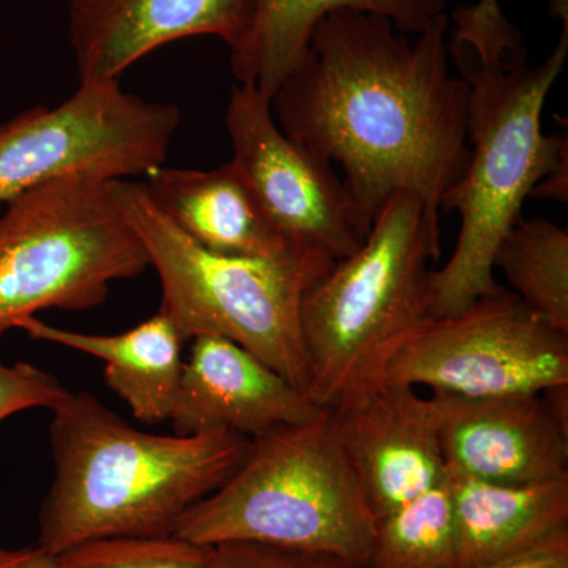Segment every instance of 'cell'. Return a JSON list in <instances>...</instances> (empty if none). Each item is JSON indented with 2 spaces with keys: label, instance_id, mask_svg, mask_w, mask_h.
Masks as SVG:
<instances>
[{
  "label": "cell",
  "instance_id": "obj_1",
  "mask_svg": "<svg viewBox=\"0 0 568 568\" xmlns=\"http://www.w3.org/2000/svg\"><path fill=\"white\" fill-rule=\"evenodd\" d=\"M447 31V14L413 40L381 14L332 11L272 99L282 132L338 164L372 222L398 192L439 211L469 163V84L448 69Z\"/></svg>",
  "mask_w": 568,
  "mask_h": 568
},
{
  "label": "cell",
  "instance_id": "obj_2",
  "mask_svg": "<svg viewBox=\"0 0 568 568\" xmlns=\"http://www.w3.org/2000/svg\"><path fill=\"white\" fill-rule=\"evenodd\" d=\"M50 443L54 476L37 544L59 555L97 538L174 536L183 515L237 469L250 439L153 435L95 396L70 392L52 409Z\"/></svg>",
  "mask_w": 568,
  "mask_h": 568
},
{
  "label": "cell",
  "instance_id": "obj_3",
  "mask_svg": "<svg viewBox=\"0 0 568 568\" xmlns=\"http://www.w3.org/2000/svg\"><path fill=\"white\" fill-rule=\"evenodd\" d=\"M555 51L536 69L526 63L466 67L467 142L465 174L439 209L459 213L457 245L432 276L429 317L462 312L500 290L495 254L523 219L521 207L537 183L567 159V138L544 133L541 114L568 55V18Z\"/></svg>",
  "mask_w": 568,
  "mask_h": 568
},
{
  "label": "cell",
  "instance_id": "obj_4",
  "mask_svg": "<svg viewBox=\"0 0 568 568\" xmlns=\"http://www.w3.org/2000/svg\"><path fill=\"white\" fill-rule=\"evenodd\" d=\"M375 530L324 407L306 424L250 439L237 469L183 515L174 536L201 547L250 541L323 552L365 568Z\"/></svg>",
  "mask_w": 568,
  "mask_h": 568
},
{
  "label": "cell",
  "instance_id": "obj_5",
  "mask_svg": "<svg viewBox=\"0 0 568 568\" xmlns=\"http://www.w3.org/2000/svg\"><path fill=\"white\" fill-rule=\"evenodd\" d=\"M439 254V211L398 192L377 211L364 244L306 290L301 321L315 405L331 407L364 383L429 317Z\"/></svg>",
  "mask_w": 568,
  "mask_h": 568
},
{
  "label": "cell",
  "instance_id": "obj_6",
  "mask_svg": "<svg viewBox=\"0 0 568 568\" xmlns=\"http://www.w3.org/2000/svg\"><path fill=\"white\" fill-rule=\"evenodd\" d=\"M112 189L162 282L160 313L183 342L230 339L308 395L302 298L334 264L295 250L271 257L209 252L156 209L141 182L114 181Z\"/></svg>",
  "mask_w": 568,
  "mask_h": 568
},
{
  "label": "cell",
  "instance_id": "obj_7",
  "mask_svg": "<svg viewBox=\"0 0 568 568\" xmlns=\"http://www.w3.org/2000/svg\"><path fill=\"white\" fill-rule=\"evenodd\" d=\"M112 182L61 179L3 204L0 339L43 310L95 308L106 302L112 283L151 267Z\"/></svg>",
  "mask_w": 568,
  "mask_h": 568
},
{
  "label": "cell",
  "instance_id": "obj_8",
  "mask_svg": "<svg viewBox=\"0 0 568 568\" xmlns=\"http://www.w3.org/2000/svg\"><path fill=\"white\" fill-rule=\"evenodd\" d=\"M181 118L175 104L123 91L121 81L80 82L55 106L0 123V205L61 179L148 178L164 166Z\"/></svg>",
  "mask_w": 568,
  "mask_h": 568
},
{
  "label": "cell",
  "instance_id": "obj_9",
  "mask_svg": "<svg viewBox=\"0 0 568 568\" xmlns=\"http://www.w3.org/2000/svg\"><path fill=\"white\" fill-rule=\"evenodd\" d=\"M372 381L444 395L540 394L568 383V335L500 287L454 315L426 317L364 383Z\"/></svg>",
  "mask_w": 568,
  "mask_h": 568
},
{
  "label": "cell",
  "instance_id": "obj_10",
  "mask_svg": "<svg viewBox=\"0 0 568 568\" xmlns=\"http://www.w3.org/2000/svg\"><path fill=\"white\" fill-rule=\"evenodd\" d=\"M224 123L231 160L291 248L335 264L364 244L372 220L334 164L282 132L271 100L252 85H235Z\"/></svg>",
  "mask_w": 568,
  "mask_h": 568
},
{
  "label": "cell",
  "instance_id": "obj_11",
  "mask_svg": "<svg viewBox=\"0 0 568 568\" xmlns=\"http://www.w3.org/2000/svg\"><path fill=\"white\" fill-rule=\"evenodd\" d=\"M328 409L376 519L446 480L432 402L417 388L362 383Z\"/></svg>",
  "mask_w": 568,
  "mask_h": 568
},
{
  "label": "cell",
  "instance_id": "obj_12",
  "mask_svg": "<svg viewBox=\"0 0 568 568\" xmlns=\"http://www.w3.org/2000/svg\"><path fill=\"white\" fill-rule=\"evenodd\" d=\"M447 474L500 485L568 476V435L541 394L429 396Z\"/></svg>",
  "mask_w": 568,
  "mask_h": 568
},
{
  "label": "cell",
  "instance_id": "obj_13",
  "mask_svg": "<svg viewBox=\"0 0 568 568\" xmlns=\"http://www.w3.org/2000/svg\"><path fill=\"white\" fill-rule=\"evenodd\" d=\"M190 342L170 420L175 435L231 432L254 439L324 409L245 347L212 335Z\"/></svg>",
  "mask_w": 568,
  "mask_h": 568
},
{
  "label": "cell",
  "instance_id": "obj_14",
  "mask_svg": "<svg viewBox=\"0 0 568 568\" xmlns=\"http://www.w3.org/2000/svg\"><path fill=\"white\" fill-rule=\"evenodd\" d=\"M80 82L121 81L130 67L173 41L212 36L233 44L242 0H67Z\"/></svg>",
  "mask_w": 568,
  "mask_h": 568
},
{
  "label": "cell",
  "instance_id": "obj_15",
  "mask_svg": "<svg viewBox=\"0 0 568 568\" xmlns=\"http://www.w3.org/2000/svg\"><path fill=\"white\" fill-rule=\"evenodd\" d=\"M447 0H242V21L231 44V70L239 84L274 99L283 81L308 51L312 33L325 14L358 10L381 14L398 31L418 33L440 14Z\"/></svg>",
  "mask_w": 568,
  "mask_h": 568
},
{
  "label": "cell",
  "instance_id": "obj_16",
  "mask_svg": "<svg viewBox=\"0 0 568 568\" xmlns=\"http://www.w3.org/2000/svg\"><path fill=\"white\" fill-rule=\"evenodd\" d=\"M142 185L156 209L209 252L271 257L294 250L233 160L209 171L162 166Z\"/></svg>",
  "mask_w": 568,
  "mask_h": 568
},
{
  "label": "cell",
  "instance_id": "obj_17",
  "mask_svg": "<svg viewBox=\"0 0 568 568\" xmlns=\"http://www.w3.org/2000/svg\"><path fill=\"white\" fill-rule=\"evenodd\" d=\"M458 568L504 562L568 532V476L500 485L450 476Z\"/></svg>",
  "mask_w": 568,
  "mask_h": 568
},
{
  "label": "cell",
  "instance_id": "obj_18",
  "mask_svg": "<svg viewBox=\"0 0 568 568\" xmlns=\"http://www.w3.org/2000/svg\"><path fill=\"white\" fill-rule=\"evenodd\" d=\"M31 338L100 358L106 384L142 424L171 420L183 369V338L170 317L156 313L118 335L82 334L32 316L18 325Z\"/></svg>",
  "mask_w": 568,
  "mask_h": 568
},
{
  "label": "cell",
  "instance_id": "obj_19",
  "mask_svg": "<svg viewBox=\"0 0 568 568\" xmlns=\"http://www.w3.org/2000/svg\"><path fill=\"white\" fill-rule=\"evenodd\" d=\"M511 293L548 327L568 335V231L547 219H521L495 254Z\"/></svg>",
  "mask_w": 568,
  "mask_h": 568
},
{
  "label": "cell",
  "instance_id": "obj_20",
  "mask_svg": "<svg viewBox=\"0 0 568 568\" xmlns=\"http://www.w3.org/2000/svg\"><path fill=\"white\" fill-rule=\"evenodd\" d=\"M365 568H458L450 480L376 519Z\"/></svg>",
  "mask_w": 568,
  "mask_h": 568
},
{
  "label": "cell",
  "instance_id": "obj_21",
  "mask_svg": "<svg viewBox=\"0 0 568 568\" xmlns=\"http://www.w3.org/2000/svg\"><path fill=\"white\" fill-rule=\"evenodd\" d=\"M209 547L178 536L106 537L59 552L62 568H205Z\"/></svg>",
  "mask_w": 568,
  "mask_h": 568
},
{
  "label": "cell",
  "instance_id": "obj_22",
  "mask_svg": "<svg viewBox=\"0 0 568 568\" xmlns=\"http://www.w3.org/2000/svg\"><path fill=\"white\" fill-rule=\"evenodd\" d=\"M452 50H470L477 65L499 67L504 63H526L521 33L500 10L499 0H478L470 7H457Z\"/></svg>",
  "mask_w": 568,
  "mask_h": 568
},
{
  "label": "cell",
  "instance_id": "obj_23",
  "mask_svg": "<svg viewBox=\"0 0 568 568\" xmlns=\"http://www.w3.org/2000/svg\"><path fill=\"white\" fill-rule=\"evenodd\" d=\"M205 568H354L335 556L323 552L297 551L250 544L227 541L209 547Z\"/></svg>",
  "mask_w": 568,
  "mask_h": 568
},
{
  "label": "cell",
  "instance_id": "obj_24",
  "mask_svg": "<svg viewBox=\"0 0 568 568\" xmlns=\"http://www.w3.org/2000/svg\"><path fill=\"white\" fill-rule=\"evenodd\" d=\"M69 394L58 377L39 366L28 362L14 365L0 362V422L33 407L52 410Z\"/></svg>",
  "mask_w": 568,
  "mask_h": 568
},
{
  "label": "cell",
  "instance_id": "obj_25",
  "mask_svg": "<svg viewBox=\"0 0 568 568\" xmlns=\"http://www.w3.org/2000/svg\"><path fill=\"white\" fill-rule=\"evenodd\" d=\"M478 568H568V532L518 558Z\"/></svg>",
  "mask_w": 568,
  "mask_h": 568
},
{
  "label": "cell",
  "instance_id": "obj_26",
  "mask_svg": "<svg viewBox=\"0 0 568 568\" xmlns=\"http://www.w3.org/2000/svg\"><path fill=\"white\" fill-rule=\"evenodd\" d=\"M0 568H62L58 555L50 549L33 547L6 549L0 547Z\"/></svg>",
  "mask_w": 568,
  "mask_h": 568
},
{
  "label": "cell",
  "instance_id": "obj_27",
  "mask_svg": "<svg viewBox=\"0 0 568 568\" xmlns=\"http://www.w3.org/2000/svg\"><path fill=\"white\" fill-rule=\"evenodd\" d=\"M567 159L558 164L556 170L547 175L540 183H537L530 196L545 197V200H555L558 203H566L568 197L567 190Z\"/></svg>",
  "mask_w": 568,
  "mask_h": 568
},
{
  "label": "cell",
  "instance_id": "obj_28",
  "mask_svg": "<svg viewBox=\"0 0 568 568\" xmlns=\"http://www.w3.org/2000/svg\"><path fill=\"white\" fill-rule=\"evenodd\" d=\"M540 394L556 424L568 435V383L556 384V386L545 388Z\"/></svg>",
  "mask_w": 568,
  "mask_h": 568
}]
</instances>
